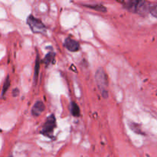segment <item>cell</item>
I'll return each instance as SVG.
<instances>
[{
	"label": "cell",
	"instance_id": "6",
	"mask_svg": "<svg viewBox=\"0 0 157 157\" xmlns=\"http://www.w3.org/2000/svg\"><path fill=\"white\" fill-rule=\"evenodd\" d=\"M44 108H45V107H44V104L42 101H36L32 109V114L34 117L40 116L44 110Z\"/></svg>",
	"mask_w": 157,
	"mask_h": 157
},
{
	"label": "cell",
	"instance_id": "8",
	"mask_svg": "<svg viewBox=\"0 0 157 157\" xmlns=\"http://www.w3.org/2000/svg\"><path fill=\"white\" fill-rule=\"evenodd\" d=\"M85 7L87 8H90L91 9H94V10L97 11H99V12H106L107 11V9L104 7L103 5H85Z\"/></svg>",
	"mask_w": 157,
	"mask_h": 157
},
{
	"label": "cell",
	"instance_id": "9",
	"mask_svg": "<svg viewBox=\"0 0 157 157\" xmlns=\"http://www.w3.org/2000/svg\"><path fill=\"white\" fill-rule=\"evenodd\" d=\"M71 110L74 117H79L80 115V108L75 102H72L71 104Z\"/></svg>",
	"mask_w": 157,
	"mask_h": 157
},
{
	"label": "cell",
	"instance_id": "3",
	"mask_svg": "<svg viewBox=\"0 0 157 157\" xmlns=\"http://www.w3.org/2000/svg\"><path fill=\"white\" fill-rule=\"evenodd\" d=\"M27 23L31 30L35 34H46L47 29L41 20L35 18L33 15H29L27 18Z\"/></svg>",
	"mask_w": 157,
	"mask_h": 157
},
{
	"label": "cell",
	"instance_id": "13",
	"mask_svg": "<svg viewBox=\"0 0 157 157\" xmlns=\"http://www.w3.org/2000/svg\"><path fill=\"white\" fill-rule=\"evenodd\" d=\"M16 91L17 92H18V89H15V90H13V92H14V96H17V95H18V93H16Z\"/></svg>",
	"mask_w": 157,
	"mask_h": 157
},
{
	"label": "cell",
	"instance_id": "1",
	"mask_svg": "<svg viewBox=\"0 0 157 157\" xmlns=\"http://www.w3.org/2000/svg\"><path fill=\"white\" fill-rule=\"evenodd\" d=\"M124 7L133 13L146 15L150 12V6L146 1H127L122 2Z\"/></svg>",
	"mask_w": 157,
	"mask_h": 157
},
{
	"label": "cell",
	"instance_id": "2",
	"mask_svg": "<svg viewBox=\"0 0 157 157\" xmlns=\"http://www.w3.org/2000/svg\"><path fill=\"white\" fill-rule=\"evenodd\" d=\"M95 78H96V82L98 86V88L101 90V94L104 98H107L108 97V81H107V75L106 72L102 67H99L96 71L95 75Z\"/></svg>",
	"mask_w": 157,
	"mask_h": 157
},
{
	"label": "cell",
	"instance_id": "4",
	"mask_svg": "<svg viewBox=\"0 0 157 157\" xmlns=\"http://www.w3.org/2000/svg\"><path fill=\"white\" fill-rule=\"evenodd\" d=\"M55 127H56V119H55V115L52 114L46 119V121L41 128V133L48 138L53 139L54 130Z\"/></svg>",
	"mask_w": 157,
	"mask_h": 157
},
{
	"label": "cell",
	"instance_id": "10",
	"mask_svg": "<svg viewBox=\"0 0 157 157\" xmlns=\"http://www.w3.org/2000/svg\"><path fill=\"white\" fill-rule=\"evenodd\" d=\"M39 67H40V62H39V58L37 56L36 62H35V80L36 81L38 76V72H39Z\"/></svg>",
	"mask_w": 157,
	"mask_h": 157
},
{
	"label": "cell",
	"instance_id": "5",
	"mask_svg": "<svg viewBox=\"0 0 157 157\" xmlns=\"http://www.w3.org/2000/svg\"><path fill=\"white\" fill-rule=\"evenodd\" d=\"M64 46L66 47V48L68 51L72 52H76L80 50V44L78 41H75L73 38H67L64 41Z\"/></svg>",
	"mask_w": 157,
	"mask_h": 157
},
{
	"label": "cell",
	"instance_id": "11",
	"mask_svg": "<svg viewBox=\"0 0 157 157\" xmlns=\"http://www.w3.org/2000/svg\"><path fill=\"white\" fill-rule=\"evenodd\" d=\"M150 13L151 14L153 17H155V18H157V4L150 6Z\"/></svg>",
	"mask_w": 157,
	"mask_h": 157
},
{
	"label": "cell",
	"instance_id": "7",
	"mask_svg": "<svg viewBox=\"0 0 157 157\" xmlns=\"http://www.w3.org/2000/svg\"><path fill=\"white\" fill-rule=\"evenodd\" d=\"M55 58V54L54 53V52H49V53H48V55H46L45 58H44L43 62H44L46 65H49L50 64L54 63Z\"/></svg>",
	"mask_w": 157,
	"mask_h": 157
},
{
	"label": "cell",
	"instance_id": "12",
	"mask_svg": "<svg viewBox=\"0 0 157 157\" xmlns=\"http://www.w3.org/2000/svg\"><path fill=\"white\" fill-rule=\"evenodd\" d=\"M9 86H10V81H9V77H8V78H6V81H5L4 86H3V90H2V95H4L6 93V91H7V90H8V89H9Z\"/></svg>",
	"mask_w": 157,
	"mask_h": 157
}]
</instances>
